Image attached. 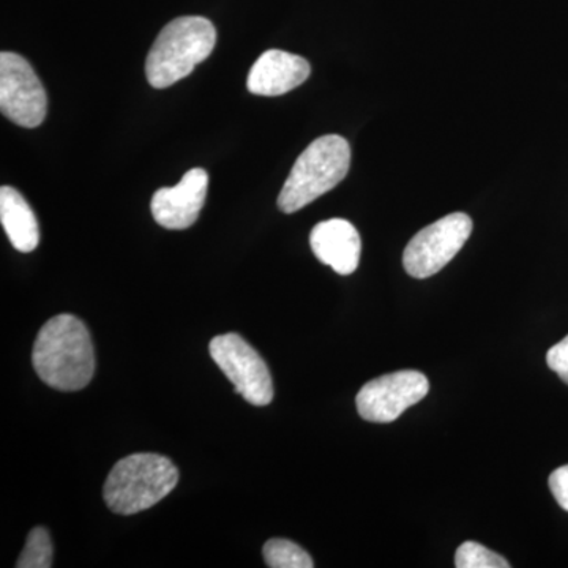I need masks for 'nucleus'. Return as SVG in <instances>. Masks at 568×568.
I'll return each instance as SVG.
<instances>
[{"label":"nucleus","instance_id":"nucleus-1","mask_svg":"<svg viewBox=\"0 0 568 568\" xmlns=\"http://www.w3.org/2000/svg\"><path fill=\"white\" fill-rule=\"evenodd\" d=\"M32 364L40 379L55 390L88 387L95 373V353L85 324L71 315L44 323L33 345Z\"/></svg>","mask_w":568,"mask_h":568},{"label":"nucleus","instance_id":"nucleus-2","mask_svg":"<svg viewBox=\"0 0 568 568\" xmlns=\"http://www.w3.org/2000/svg\"><path fill=\"white\" fill-rule=\"evenodd\" d=\"M215 26L203 17H182L164 26L145 61V77L155 89H166L212 54Z\"/></svg>","mask_w":568,"mask_h":568},{"label":"nucleus","instance_id":"nucleus-3","mask_svg":"<svg viewBox=\"0 0 568 568\" xmlns=\"http://www.w3.org/2000/svg\"><path fill=\"white\" fill-rule=\"evenodd\" d=\"M179 470L159 454H134L112 467L104 484V503L118 515L148 510L175 488Z\"/></svg>","mask_w":568,"mask_h":568},{"label":"nucleus","instance_id":"nucleus-4","mask_svg":"<svg viewBox=\"0 0 568 568\" xmlns=\"http://www.w3.org/2000/svg\"><path fill=\"white\" fill-rule=\"evenodd\" d=\"M349 142L338 134L317 138L302 152L278 196L280 211L294 213L334 190L349 173Z\"/></svg>","mask_w":568,"mask_h":568},{"label":"nucleus","instance_id":"nucleus-5","mask_svg":"<svg viewBox=\"0 0 568 568\" xmlns=\"http://www.w3.org/2000/svg\"><path fill=\"white\" fill-rule=\"evenodd\" d=\"M473 233V220L457 212L437 220L414 235L403 253V265L413 278L436 275L465 246Z\"/></svg>","mask_w":568,"mask_h":568},{"label":"nucleus","instance_id":"nucleus-6","mask_svg":"<svg viewBox=\"0 0 568 568\" xmlns=\"http://www.w3.org/2000/svg\"><path fill=\"white\" fill-rule=\"evenodd\" d=\"M213 362L233 383L235 392L253 406L274 399V383L263 357L239 334L215 336L209 345Z\"/></svg>","mask_w":568,"mask_h":568},{"label":"nucleus","instance_id":"nucleus-7","mask_svg":"<svg viewBox=\"0 0 568 568\" xmlns=\"http://www.w3.org/2000/svg\"><path fill=\"white\" fill-rule=\"evenodd\" d=\"M0 110L9 121L36 129L47 118L48 99L31 63L14 52L0 54Z\"/></svg>","mask_w":568,"mask_h":568},{"label":"nucleus","instance_id":"nucleus-8","mask_svg":"<svg viewBox=\"0 0 568 568\" xmlns=\"http://www.w3.org/2000/svg\"><path fill=\"white\" fill-rule=\"evenodd\" d=\"M429 392L424 373L414 369L390 373L369 381L355 398L358 416L375 424H390Z\"/></svg>","mask_w":568,"mask_h":568},{"label":"nucleus","instance_id":"nucleus-9","mask_svg":"<svg viewBox=\"0 0 568 568\" xmlns=\"http://www.w3.org/2000/svg\"><path fill=\"white\" fill-rule=\"evenodd\" d=\"M209 174L193 168L173 189H160L152 197L153 220L171 231L193 226L207 196Z\"/></svg>","mask_w":568,"mask_h":568},{"label":"nucleus","instance_id":"nucleus-10","mask_svg":"<svg viewBox=\"0 0 568 568\" xmlns=\"http://www.w3.org/2000/svg\"><path fill=\"white\" fill-rule=\"evenodd\" d=\"M312 73L306 59L291 52L265 51L250 70L246 88L253 95L278 97L304 84Z\"/></svg>","mask_w":568,"mask_h":568},{"label":"nucleus","instance_id":"nucleus-11","mask_svg":"<svg viewBox=\"0 0 568 568\" xmlns=\"http://www.w3.org/2000/svg\"><path fill=\"white\" fill-rule=\"evenodd\" d=\"M310 245L321 263L331 265L339 275H351L361 263L362 241L353 223L332 219L316 224L310 234Z\"/></svg>","mask_w":568,"mask_h":568},{"label":"nucleus","instance_id":"nucleus-12","mask_svg":"<svg viewBox=\"0 0 568 568\" xmlns=\"http://www.w3.org/2000/svg\"><path fill=\"white\" fill-rule=\"evenodd\" d=\"M0 222L11 245L21 253H31L39 246L40 227L31 205L18 190L0 189Z\"/></svg>","mask_w":568,"mask_h":568},{"label":"nucleus","instance_id":"nucleus-13","mask_svg":"<svg viewBox=\"0 0 568 568\" xmlns=\"http://www.w3.org/2000/svg\"><path fill=\"white\" fill-rule=\"evenodd\" d=\"M265 564L271 568H313L312 556L286 538H272L264 545Z\"/></svg>","mask_w":568,"mask_h":568},{"label":"nucleus","instance_id":"nucleus-14","mask_svg":"<svg viewBox=\"0 0 568 568\" xmlns=\"http://www.w3.org/2000/svg\"><path fill=\"white\" fill-rule=\"evenodd\" d=\"M52 566V544L50 532L44 528H36L29 534L22 549L18 568H50Z\"/></svg>","mask_w":568,"mask_h":568},{"label":"nucleus","instance_id":"nucleus-15","mask_svg":"<svg viewBox=\"0 0 568 568\" xmlns=\"http://www.w3.org/2000/svg\"><path fill=\"white\" fill-rule=\"evenodd\" d=\"M455 567L458 568H508L510 564L491 549L477 544L466 541L457 549L455 555Z\"/></svg>","mask_w":568,"mask_h":568},{"label":"nucleus","instance_id":"nucleus-16","mask_svg":"<svg viewBox=\"0 0 568 568\" xmlns=\"http://www.w3.org/2000/svg\"><path fill=\"white\" fill-rule=\"evenodd\" d=\"M547 364L568 386V335L548 351Z\"/></svg>","mask_w":568,"mask_h":568},{"label":"nucleus","instance_id":"nucleus-17","mask_svg":"<svg viewBox=\"0 0 568 568\" xmlns=\"http://www.w3.org/2000/svg\"><path fill=\"white\" fill-rule=\"evenodd\" d=\"M549 489L560 507L568 511V465L558 467L549 476Z\"/></svg>","mask_w":568,"mask_h":568}]
</instances>
